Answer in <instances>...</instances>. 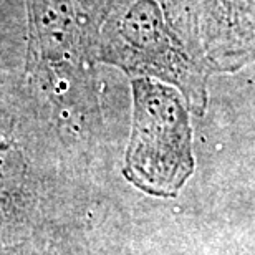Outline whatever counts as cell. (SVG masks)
I'll use <instances>...</instances> for the list:
<instances>
[{
    "label": "cell",
    "mask_w": 255,
    "mask_h": 255,
    "mask_svg": "<svg viewBox=\"0 0 255 255\" xmlns=\"http://www.w3.org/2000/svg\"><path fill=\"white\" fill-rule=\"evenodd\" d=\"M134 116L126 176L156 196H172L192 172L191 131L179 96L151 80L132 81Z\"/></svg>",
    "instance_id": "cell-1"
},
{
    "label": "cell",
    "mask_w": 255,
    "mask_h": 255,
    "mask_svg": "<svg viewBox=\"0 0 255 255\" xmlns=\"http://www.w3.org/2000/svg\"><path fill=\"white\" fill-rule=\"evenodd\" d=\"M32 27L43 55H62L75 33V12L71 0H30Z\"/></svg>",
    "instance_id": "cell-2"
}]
</instances>
